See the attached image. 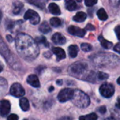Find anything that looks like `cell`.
<instances>
[{"instance_id":"obj_1","label":"cell","mask_w":120,"mask_h":120,"mask_svg":"<svg viewBox=\"0 0 120 120\" xmlns=\"http://www.w3.org/2000/svg\"><path fill=\"white\" fill-rule=\"evenodd\" d=\"M15 47L19 55L26 60H32L39 55L37 44L30 36L24 33L18 34L15 39Z\"/></svg>"},{"instance_id":"obj_2","label":"cell","mask_w":120,"mask_h":120,"mask_svg":"<svg viewBox=\"0 0 120 120\" xmlns=\"http://www.w3.org/2000/svg\"><path fill=\"white\" fill-rule=\"evenodd\" d=\"M72 101L75 105L80 108H87L90 105V98L83 91L76 89L74 90V95Z\"/></svg>"},{"instance_id":"obj_3","label":"cell","mask_w":120,"mask_h":120,"mask_svg":"<svg viewBox=\"0 0 120 120\" xmlns=\"http://www.w3.org/2000/svg\"><path fill=\"white\" fill-rule=\"evenodd\" d=\"M88 68L86 63L83 61H78L71 65L68 68V72L73 77H79V75H83Z\"/></svg>"},{"instance_id":"obj_4","label":"cell","mask_w":120,"mask_h":120,"mask_svg":"<svg viewBox=\"0 0 120 120\" xmlns=\"http://www.w3.org/2000/svg\"><path fill=\"white\" fill-rule=\"evenodd\" d=\"M74 95V90L70 88H65L62 89L58 95V99L60 103H65L70 100H72Z\"/></svg>"},{"instance_id":"obj_5","label":"cell","mask_w":120,"mask_h":120,"mask_svg":"<svg viewBox=\"0 0 120 120\" xmlns=\"http://www.w3.org/2000/svg\"><path fill=\"white\" fill-rule=\"evenodd\" d=\"M101 94L105 98H110L114 95L115 88L112 84L109 83H104L99 89Z\"/></svg>"},{"instance_id":"obj_6","label":"cell","mask_w":120,"mask_h":120,"mask_svg":"<svg viewBox=\"0 0 120 120\" xmlns=\"http://www.w3.org/2000/svg\"><path fill=\"white\" fill-rule=\"evenodd\" d=\"M24 18L25 20H29L30 23L32 25H37L40 22V17L39 14L32 9H29L25 12Z\"/></svg>"},{"instance_id":"obj_7","label":"cell","mask_w":120,"mask_h":120,"mask_svg":"<svg viewBox=\"0 0 120 120\" xmlns=\"http://www.w3.org/2000/svg\"><path fill=\"white\" fill-rule=\"evenodd\" d=\"M10 93L12 96H13L15 97L20 98L25 95V89H23V87L21 86V84H20L18 83H14L11 86Z\"/></svg>"},{"instance_id":"obj_8","label":"cell","mask_w":120,"mask_h":120,"mask_svg":"<svg viewBox=\"0 0 120 120\" xmlns=\"http://www.w3.org/2000/svg\"><path fill=\"white\" fill-rule=\"evenodd\" d=\"M11 104L7 100L0 101V115L2 117H6L10 112Z\"/></svg>"},{"instance_id":"obj_9","label":"cell","mask_w":120,"mask_h":120,"mask_svg":"<svg viewBox=\"0 0 120 120\" xmlns=\"http://www.w3.org/2000/svg\"><path fill=\"white\" fill-rule=\"evenodd\" d=\"M68 32L74 36H77V37H83L85 34H86V31L84 29L79 28L78 27L74 26V25H71L68 27Z\"/></svg>"},{"instance_id":"obj_10","label":"cell","mask_w":120,"mask_h":120,"mask_svg":"<svg viewBox=\"0 0 120 120\" xmlns=\"http://www.w3.org/2000/svg\"><path fill=\"white\" fill-rule=\"evenodd\" d=\"M0 53L7 60L9 58V57L11 56L10 51H9L8 48L7 47V46L5 44V43L4 42V41L2 40V38L1 37H0Z\"/></svg>"},{"instance_id":"obj_11","label":"cell","mask_w":120,"mask_h":120,"mask_svg":"<svg viewBox=\"0 0 120 120\" xmlns=\"http://www.w3.org/2000/svg\"><path fill=\"white\" fill-rule=\"evenodd\" d=\"M52 41L54 44H58V45H63L65 44L66 39L65 37L60 33H55L52 37Z\"/></svg>"},{"instance_id":"obj_12","label":"cell","mask_w":120,"mask_h":120,"mask_svg":"<svg viewBox=\"0 0 120 120\" xmlns=\"http://www.w3.org/2000/svg\"><path fill=\"white\" fill-rule=\"evenodd\" d=\"M27 82L32 86L38 88L40 86V82L37 75H30L27 78Z\"/></svg>"},{"instance_id":"obj_13","label":"cell","mask_w":120,"mask_h":120,"mask_svg":"<svg viewBox=\"0 0 120 120\" xmlns=\"http://www.w3.org/2000/svg\"><path fill=\"white\" fill-rule=\"evenodd\" d=\"M52 51L56 56L58 60H63V59L65 58V57H66V54H65V51L63 49H61V48L54 47V48L52 49Z\"/></svg>"},{"instance_id":"obj_14","label":"cell","mask_w":120,"mask_h":120,"mask_svg":"<svg viewBox=\"0 0 120 120\" xmlns=\"http://www.w3.org/2000/svg\"><path fill=\"white\" fill-rule=\"evenodd\" d=\"M49 10L52 14L55 15H59L61 13L59 6L55 3H51L49 5Z\"/></svg>"},{"instance_id":"obj_15","label":"cell","mask_w":120,"mask_h":120,"mask_svg":"<svg viewBox=\"0 0 120 120\" xmlns=\"http://www.w3.org/2000/svg\"><path fill=\"white\" fill-rule=\"evenodd\" d=\"M23 8V4L19 1H15L13 4V13L15 15L19 14Z\"/></svg>"},{"instance_id":"obj_16","label":"cell","mask_w":120,"mask_h":120,"mask_svg":"<svg viewBox=\"0 0 120 120\" xmlns=\"http://www.w3.org/2000/svg\"><path fill=\"white\" fill-rule=\"evenodd\" d=\"M19 104L21 110L22 111H27L30 109V103L28 100L26 98H21L19 101Z\"/></svg>"},{"instance_id":"obj_17","label":"cell","mask_w":120,"mask_h":120,"mask_svg":"<svg viewBox=\"0 0 120 120\" xmlns=\"http://www.w3.org/2000/svg\"><path fill=\"white\" fill-rule=\"evenodd\" d=\"M79 52V48L77 45H71L68 48V53L70 58H76Z\"/></svg>"},{"instance_id":"obj_18","label":"cell","mask_w":120,"mask_h":120,"mask_svg":"<svg viewBox=\"0 0 120 120\" xmlns=\"http://www.w3.org/2000/svg\"><path fill=\"white\" fill-rule=\"evenodd\" d=\"M86 14L84 12H78L76 13V15L73 17V20L77 22H84L86 19Z\"/></svg>"},{"instance_id":"obj_19","label":"cell","mask_w":120,"mask_h":120,"mask_svg":"<svg viewBox=\"0 0 120 120\" xmlns=\"http://www.w3.org/2000/svg\"><path fill=\"white\" fill-rule=\"evenodd\" d=\"M65 8L70 11H73L77 8V4L74 0H65Z\"/></svg>"},{"instance_id":"obj_20","label":"cell","mask_w":120,"mask_h":120,"mask_svg":"<svg viewBox=\"0 0 120 120\" xmlns=\"http://www.w3.org/2000/svg\"><path fill=\"white\" fill-rule=\"evenodd\" d=\"M29 4L37 6L41 9L45 8V1L44 0H26Z\"/></svg>"},{"instance_id":"obj_21","label":"cell","mask_w":120,"mask_h":120,"mask_svg":"<svg viewBox=\"0 0 120 120\" xmlns=\"http://www.w3.org/2000/svg\"><path fill=\"white\" fill-rule=\"evenodd\" d=\"M98 40L100 41L101 46H102L104 49H110L112 46V45H113V44H112V42H110V41H109L106 40L105 39H104V37H103L102 35L99 36V37H98Z\"/></svg>"},{"instance_id":"obj_22","label":"cell","mask_w":120,"mask_h":120,"mask_svg":"<svg viewBox=\"0 0 120 120\" xmlns=\"http://www.w3.org/2000/svg\"><path fill=\"white\" fill-rule=\"evenodd\" d=\"M39 30V31H40L41 32H42V33H44V34H48L49 32H50L51 31V29L49 25L48 22H46V21L43 22L40 25Z\"/></svg>"},{"instance_id":"obj_23","label":"cell","mask_w":120,"mask_h":120,"mask_svg":"<svg viewBox=\"0 0 120 120\" xmlns=\"http://www.w3.org/2000/svg\"><path fill=\"white\" fill-rule=\"evenodd\" d=\"M97 15L101 20H106L108 18V15L104 8H100L97 12Z\"/></svg>"},{"instance_id":"obj_24","label":"cell","mask_w":120,"mask_h":120,"mask_svg":"<svg viewBox=\"0 0 120 120\" xmlns=\"http://www.w3.org/2000/svg\"><path fill=\"white\" fill-rule=\"evenodd\" d=\"M34 41H35V42L37 44H42V45H44L46 47H49V44L47 41L46 39L44 37H43V36L36 37V39H35Z\"/></svg>"},{"instance_id":"obj_25","label":"cell","mask_w":120,"mask_h":120,"mask_svg":"<svg viewBox=\"0 0 120 120\" xmlns=\"http://www.w3.org/2000/svg\"><path fill=\"white\" fill-rule=\"evenodd\" d=\"M98 115L96 113H91L85 116H81L79 117V120H97Z\"/></svg>"},{"instance_id":"obj_26","label":"cell","mask_w":120,"mask_h":120,"mask_svg":"<svg viewBox=\"0 0 120 120\" xmlns=\"http://www.w3.org/2000/svg\"><path fill=\"white\" fill-rule=\"evenodd\" d=\"M50 23H51V25L53 27H59V26L61 25V20L58 18H57V17H53V18H51Z\"/></svg>"},{"instance_id":"obj_27","label":"cell","mask_w":120,"mask_h":120,"mask_svg":"<svg viewBox=\"0 0 120 120\" xmlns=\"http://www.w3.org/2000/svg\"><path fill=\"white\" fill-rule=\"evenodd\" d=\"M96 77L100 81H104V80L108 79V77H109V76H108V74L104 73L103 72H98L96 73Z\"/></svg>"},{"instance_id":"obj_28","label":"cell","mask_w":120,"mask_h":120,"mask_svg":"<svg viewBox=\"0 0 120 120\" xmlns=\"http://www.w3.org/2000/svg\"><path fill=\"white\" fill-rule=\"evenodd\" d=\"M81 49L82 51H85V52H89L91 51L92 50V46L91 44H87V43H82L81 44Z\"/></svg>"},{"instance_id":"obj_29","label":"cell","mask_w":120,"mask_h":120,"mask_svg":"<svg viewBox=\"0 0 120 120\" xmlns=\"http://www.w3.org/2000/svg\"><path fill=\"white\" fill-rule=\"evenodd\" d=\"M6 27L7 28V30H11L13 27H14V25H15V22L11 20H7L6 23Z\"/></svg>"},{"instance_id":"obj_30","label":"cell","mask_w":120,"mask_h":120,"mask_svg":"<svg viewBox=\"0 0 120 120\" xmlns=\"http://www.w3.org/2000/svg\"><path fill=\"white\" fill-rule=\"evenodd\" d=\"M98 2V0H85V5L86 6L91 7L95 5Z\"/></svg>"},{"instance_id":"obj_31","label":"cell","mask_w":120,"mask_h":120,"mask_svg":"<svg viewBox=\"0 0 120 120\" xmlns=\"http://www.w3.org/2000/svg\"><path fill=\"white\" fill-rule=\"evenodd\" d=\"M109 2L113 7H117L120 4V0H109Z\"/></svg>"},{"instance_id":"obj_32","label":"cell","mask_w":120,"mask_h":120,"mask_svg":"<svg viewBox=\"0 0 120 120\" xmlns=\"http://www.w3.org/2000/svg\"><path fill=\"white\" fill-rule=\"evenodd\" d=\"M18 116L15 114H11L7 117V120H18Z\"/></svg>"},{"instance_id":"obj_33","label":"cell","mask_w":120,"mask_h":120,"mask_svg":"<svg viewBox=\"0 0 120 120\" xmlns=\"http://www.w3.org/2000/svg\"><path fill=\"white\" fill-rule=\"evenodd\" d=\"M115 33H116V35H117L118 39L120 40V25H118V26H117V27H115Z\"/></svg>"},{"instance_id":"obj_34","label":"cell","mask_w":120,"mask_h":120,"mask_svg":"<svg viewBox=\"0 0 120 120\" xmlns=\"http://www.w3.org/2000/svg\"><path fill=\"white\" fill-rule=\"evenodd\" d=\"M98 111L101 114H104V113H105V112H106V108H105V106H101V107H100V108L98 109Z\"/></svg>"},{"instance_id":"obj_35","label":"cell","mask_w":120,"mask_h":120,"mask_svg":"<svg viewBox=\"0 0 120 120\" xmlns=\"http://www.w3.org/2000/svg\"><path fill=\"white\" fill-rule=\"evenodd\" d=\"M114 51H116V52H117L118 53H120V42L117 43V44L115 46V47H114Z\"/></svg>"},{"instance_id":"obj_36","label":"cell","mask_w":120,"mask_h":120,"mask_svg":"<svg viewBox=\"0 0 120 120\" xmlns=\"http://www.w3.org/2000/svg\"><path fill=\"white\" fill-rule=\"evenodd\" d=\"M86 29L88 30H94L95 28H94V27L92 25L88 24V25H86Z\"/></svg>"},{"instance_id":"obj_37","label":"cell","mask_w":120,"mask_h":120,"mask_svg":"<svg viewBox=\"0 0 120 120\" xmlns=\"http://www.w3.org/2000/svg\"><path fill=\"white\" fill-rule=\"evenodd\" d=\"M59 120H72V118L70 117H68V116H65V117H61Z\"/></svg>"},{"instance_id":"obj_38","label":"cell","mask_w":120,"mask_h":120,"mask_svg":"<svg viewBox=\"0 0 120 120\" xmlns=\"http://www.w3.org/2000/svg\"><path fill=\"white\" fill-rule=\"evenodd\" d=\"M6 38H7V40H8V42H12L13 41V37L11 36V35H7L6 36Z\"/></svg>"},{"instance_id":"obj_39","label":"cell","mask_w":120,"mask_h":120,"mask_svg":"<svg viewBox=\"0 0 120 120\" xmlns=\"http://www.w3.org/2000/svg\"><path fill=\"white\" fill-rule=\"evenodd\" d=\"M44 56H45V57H46V58H50V57L51 56V52L48 51V52L45 53H44Z\"/></svg>"},{"instance_id":"obj_40","label":"cell","mask_w":120,"mask_h":120,"mask_svg":"<svg viewBox=\"0 0 120 120\" xmlns=\"http://www.w3.org/2000/svg\"><path fill=\"white\" fill-rule=\"evenodd\" d=\"M56 84H57L58 85H59V86L62 85V84H63V80H61V79H58V80L56 81Z\"/></svg>"},{"instance_id":"obj_41","label":"cell","mask_w":120,"mask_h":120,"mask_svg":"<svg viewBox=\"0 0 120 120\" xmlns=\"http://www.w3.org/2000/svg\"><path fill=\"white\" fill-rule=\"evenodd\" d=\"M116 106H117V108H118L120 109V98H118V100H117V102L116 103Z\"/></svg>"},{"instance_id":"obj_42","label":"cell","mask_w":120,"mask_h":120,"mask_svg":"<svg viewBox=\"0 0 120 120\" xmlns=\"http://www.w3.org/2000/svg\"><path fill=\"white\" fill-rule=\"evenodd\" d=\"M104 120H115V118H114V117H108V118L105 119Z\"/></svg>"},{"instance_id":"obj_43","label":"cell","mask_w":120,"mask_h":120,"mask_svg":"<svg viewBox=\"0 0 120 120\" xmlns=\"http://www.w3.org/2000/svg\"><path fill=\"white\" fill-rule=\"evenodd\" d=\"M53 90H54V88H53V86H51V87L49 89V92H52Z\"/></svg>"},{"instance_id":"obj_44","label":"cell","mask_w":120,"mask_h":120,"mask_svg":"<svg viewBox=\"0 0 120 120\" xmlns=\"http://www.w3.org/2000/svg\"><path fill=\"white\" fill-rule=\"evenodd\" d=\"M2 70H3V65H2V64L0 63V72H1Z\"/></svg>"},{"instance_id":"obj_45","label":"cell","mask_w":120,"mask_h":120,"mask_svg":"<svg viewBox=\"0 0 120 120\" xmlns=\"http://www.w3.org/2000/svg\"><path fill=\"white\" fill-rule=\"evenodd\" d=\"M1 18H2V12H1V11L0 10V22H1Z\"/></svg>"},{"instance_id":"obj_46","label":"cell","mask_w":120,"mask_h":120,"mask_svg":"<svg viewBox=\"0 0 120 120\" xmlns=\"http://www.w3.org/2000/svg\"><path fill=\"white\" fill-rule=\"evenodd\" d=\"M117 84L120 85V77L118 78V79H117Z\"/></svg>"},{"instance_id":"obj_47","label":"cell","mask_w":120,"mask_h":120,"mask_svg":"<svg viewBox=\"0 0 120 120\" xmlns=\"http://www.w3.org/2000/svg\"><path fill=\"white\" fill-rule=\"evenodd\" d=\"M77 1H79V2H81V1H82V0H77Z\"/></svg>"},{"instance_id":"obj_48","label":"cell","mask_w":120,"mask_h":120,"mask_svg":"<svg viewBox=\"0 0 120 120\" xmlns=\"http://www.w3.org/2000/svg\"><path fill=\"white\" fill-rule=\"evenodd\" d=\"M27 120V119H25V120Z\"/></svg>"},{"instance_id":"obj_49","label":"cell","mask_w":120,"mask_h":120,"mask_svg":"<svg viewBox=\"0 0 120 120\" xmlns=\"http://www.w3.org/2000/svg\"><path fill=\"white\" fill-rule=\"evenodd\" d=\"M56 1H59V0H56Z\"/></svg>"}]
</instances>
